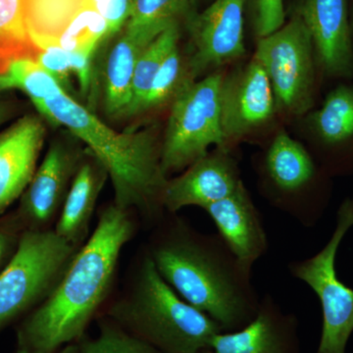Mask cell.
Instances as JSON below:
<instances>
[{
    "mask_svg": "<svg viewBox=\"0 0 353 353\" xmlns=\"http://www.w3.org/2000/svg\"><path fill=\"white\" fill-rule=\"evenodd\" d=\"M16 111L17 108L13 101L0 97V126L13 118Z\"/></svg>",
    "mask_w": 353,
    "mask_h": 353,
    "instance_id": "1f68e13d",
    "label": "cell"
},
{
    "mask_svg": "<svg viewBox=\"0 0 353 353\" xmlns=\"http://www.w3.org/2000/svg\"><path fill=\"white\" fill-rule=\"evenodd\" d=\"M117 34L108 51L103 74L104 112L111 119L130 117L134 68L143 50L152 43L126 28Z\"/></svg>",
    "mask_w": 353,
    "mask_h": 353,
    "instance_id": "ffe728a7",
    "label": "cell"
},
{
    "mask_svg": "<svg viewBox=\"0 0 353 353\" xmlns=\"http://www.w3.org/2000/svg\"><path fill=\"white\" fill-rule=\"evenodd\" d=\"M197 353H213V352H212V350H202V352H199Z\"/></svg>",
    "mask_w": 353,
    "mask_h": 353,
    "instance_id": "d590c367",
    "label": "cell"
},
{
    "mask_svg": "<svg viewBox=\"0 0 353 353\" xmlns=\"http://www.w3.org/2000/svg\"><path fill=\"white\" fill-rule=\"evenodd\" d=\"M277 111L270 81L254 57L243 68L225 77L221 94L224 148L270 122Z\"/></svg>",
    "mask_w": 353,
    "mask_h": 353,
    "instance_id": "7c38bea8",
    "label": "cell"
},
{
    "mask_svg": "<svg viewBox=\"0 0 353 353\" xmlns=\"http://www.w3.org/2000/svg\"><path fill=\"white\" fill-rule=\"evenodd\" d=\"M350 23H352V36H353V0H352V6H350Z\"/></svg>",
    "mask_w": 353,
    "mask_h": 353,
    "instance_id": "e575fe53",
    "label": "cell"
},
{
    "mask_svg": "<svg viewBox=\"0 0 353 353\" xmlns=\"http://www.w3.org/2000/svg\"><path fill=\"white\" fill-rule=\"evenodd\" d=\"M97 51L83 50L69 52L70 67L76 76L81 94L83 97H92L94 92V57Z\"/></svg>",
    "mask_w": 353,
    "mask_h": 353,
    "instance_id": "4dcf8cb0",
    "label": "cell"
},
{
    "mask_svg": "<svg viewBox=\"0 0 353 353\" xmlns=\"http://www.w3.org/2000/svg\"><path fill=\"white\" fill-rule=\"evenodd\" d=\"M46 121L41 114H26L0 132V216L20 199L36 173Z\"/></svg>",
    "mask_w": 353,
    "mask_h": 353,
    "instance_id": "9a60e30c",
    "label": "cell"
},
{
    "mask_svg": "<svg viewBox=\"0 0 353 353\" xmlns=\"http://www.w3.org/2000/svg\"><path fill=\"white\" fill-rule=\"evenodd\" d=\"M108 178L104 165L87 148L53 229L72 245L81 248L90 238L95 205Z\"/></svg>",
    "mask_w": 353,
    "mask_h": 353,
    "instance_id": "d6986e66",
    "label": "cell"
},
{
    "mask_svg": "<svg viewBox=\"0 0 353 353\" xmlns=\"http://www.w3.org/2000/svg\"><path fill=\"white\" fill-rule=\"evenodd\" d=\"M136 231L130 211L106 206L57 287L17 323L13 353H54L82 340L112 292L121 252Z\"/></svg>",
    "mask_w": 353,
    "mask_h": 353,
    "instance_id": "6da1fadb",
    "label": "cell"
},
{
    "mask_svg": "<svg viewBox=\"0 0 353 353\" xmlns=\"http://www.w3.org/2000/svg\"><path fill=\"white\" fill-rule=\"evenodd\" d=\"M38 53L26 23L25 0H0V74L13 60L36 59Z\"/></svg>",
    "mask_w": 353,
    "mask_h": 353,
    "instance_id": "603a6c76",
    "label": "cell"
},
{
    "mask_svg": "<svg viewBox=\"0 0 353 353\" xmlns=\"http://www.w3.org/2000/svg\"><path fill=\"white\" fill-rule=\"evenodd\" d=\"M218 234L248 270L268 252V234L252 197L241 182L233 194L203 209Z\"/></svg>",
    "mask_w": 353,
    "mask_h": 353,
    "instance_id": "ac0fdd59",
    "label": "cell"
},
{
    "mask_svg": "<svg viewBox=\"0 0 353 353\" xmlns=\"http://www.w3.org/2000/svg\"><path fill=\"white\" fill-rule=\"evenodd\" d=\"M323 77L353 83V36L348 0H299Z\"/></svg>",
    "mask_w": 353,
    "mask_h": 353,
    "instance_id": "4fadbf2b",
    "label": "cell"
},
{
    "mask_svg": "<svg viewBox=\"0 0 353 353\" xmlns=\"http://www.w3.org/2000/svg\"><path fill=\"white\" fill-rule=\"evenodd\" d=\"M79 250L54 230L25 232L17 253L0 273V332L46 301Z\"/></svg>",
    "mask_w": 353,
    "mask_h": 353,
    "instance_id": "5b68a950",
    "label": "cell"
},
{
    "mask_svg": "<svg viewBox=\"0 0 353 353\" xmlns=\"http://www.w3.org/2000/svg\"><path fill=\"white\" fill-rule=\"evenodd\" d=\"M155 226L146 252L162 278L223 332L252 321L260 299L246 269L218 234H205L167 213Z\"/></svg>",
    "mask_w": 353,
    "mask_h": 353,
    "instance_id": "7a4b0ae2",
    "label": "cell"
},
{
    "mask_svg": "<svg viewBox=\"0 0 353 353\" xmlns=\"http://www.w3.org/2000/svg\"><path fill=\"white\" fill-rule=\"evenodd\" d=\"M128 333L162 353H197L210 350L217 322L187 303L162 278L152 257L143 252L131 282L105 314Z\"/></svg>",
    "mask_w": 353,
    "mask_h": 353,
    "instance_id": "277c9868",
    "label": "cell"
},
{
    "mask_svg": "<svg viewBox=\"0 0 353 353\" xmlns=\"http://www.w3.org/2000/svg\"><path fill=\"white\" fill-rule=\"evenodd\" d=\"M299 326L294 313L265 294L252 321L238 331L216 334L210 350L213 353H301Z\"/></svg>",
    "mask_w": 353,
    "mask_h": 353,
    "instance_id": "2e32d148",
    "label": "cell"
},
{
    "mask_svg": "<svg viewBox=\"0 0 353 353\" xmlns=\"http://www.w3.org/2000/svg\"><path fill=\"white\" fill-rule=\"evenodd\" d=\"M181 25L175 24L162 32L141 52L132 81V116L139 115L150 85L164 60L176 46L181 37Z\"/></svg>",
    "mask_w": 353,
    "mask_h": 353,
    "instance_id": "cb8c5ba5",
    "label": "cell"
},
{
    "mask_svg": "<svg viewBox=\"0 0 353 353\" xmlns=\"http://www.w3.org/2000/svg\"><path fill=\"white\" fill-rule=\"evenodd\" d=\"M88 8H94L92 0H25L28 31L39 52L57 46L70 23Z\"/></svg>",
    "mask_w": 353,
    "mask_h": 353,
    "instance_id": "44dd1931",
    "label": "cell"
},
{
    "mask_svg": "<svg viewBox=\"0 0 353 353\" xmlns=\"http://www.w3.org/2000/svg\"><path fill=\"white\" fill-rule=\"evenodd\" d=\"M248 0H213L185 23L194 46L192 80L209 70L240 59L245 53V14Z\"/></svg>",
    "mask_w": 353,
    "mask_h": 353,
    "instance_id": "8fae6325",
    "label": "cell"
},
{
    "mask_svg": "<svg viewBox=\"0 0 353 353\" xmlns=\"http://www.w3.org/2000/svg\"><path fill=\"white\" fill-rule=\"evenodd\" d=\"M37 62L48 74L55 79L60 87L66 94H71L73 85L71 76L73 75L70 67L69 52L60 46H50L46 50H41L37 54Z\"/></svg>",
    "mask_w": 353,
    "mask_h": 353,
    "instance_id": "f546056e",
    "label": "cell"
},
{
    "mask_svg": "<svg viewBox=\"0 0 353 353\" xmlns=\"http://www.w3.org/2000/svg\"><path fill=\"white\" fill-rule=\"evenodd\" d=\"M243 182L229 150L216 148L169 179L163 194L165 212L176 214L190 206L202 209L229 196Z\"/></svg>",
    "mask_w": 353,
    "mask_h": 353,
    "instance_id": "5bb4252c",
    "label": "cell"
},
{
    "mask_svg": "<svg viewBox=\"0 0 353 353\" xmlns=\"http://www.w3.org/2000/svg\"><path fill=\"white\" fill-rule=\"evenodd\" d=\"M352 228L353 196L341 202L326 245L312 256L288 266L290 275L307 285L321 305V338L316 353H345L353 333V289L339 278L336 267L341 243Z\"/></svg>",
    "mask_w": 353,
    "mask_h": 353,
    "instance_id": "ba28073f",
    "label": "cell"
},
{
    "mask_svg": "<svg viewBox=\"0 0 353 353\" xmlns=\"http://www.w3.org/2000/svg\"><path fill=\"white\" fill-rule=\"evenodd\" d=\"M197 12L190 0H132L125 28L146 41H152L169 27L187 21Z\"/></svg>",
    "mask_w": 353,
    "mask_h": 353,
    "instance_id": "7402d4cb",
    "label": "cell"
},
{
    "mask_svg": "<svg viewBox=\"0 0 353 353\" xmlns=\"http://www.w3.org/2000/svg\"><path fill=\"white\" fill-rule=\"evenodd\" d=\"M12 90L28 95L34 105L64 92L55 79L30 57L13 60L0 74V94Z\"/></svg>",
    "mask_w": 353,
    "mask_h": 353,
    "instance_id": "d4e9b609",
    "label": "cell"
},
{
    "mask_svg": "<svg viewBox=\"0 0 353 353\" xmlns=\"http://www.w3.org/2000/svg\"><path fill=\"white\" fill-rule=\"evenodd\" d=\"M99 334L79 341L83 353H162L145 341L128 333L106 315L99 317Z\"/></svg>",
    "mask_w": 353,
    "mask_h": 353,
    "instance_id": "484cf974",
    "label": "cell"
},
{
    "mask_svg": "<svg viewBox=\"0 0 353 353\" xmlns=\"http://www.w3.org/2000/svg\"><path fill=\"white\" fill-rule=\"evenodd\" d=\"M265 194L304 228L322 220L330 199L329 174L301 143L280 132L261 161Z\"/></svg>",
    "mask_w": 353,
    "mask_h": 353,
    "instance_id": "52a82bcc",
    "label": "cell"
},
{
    "mask_svg": "<svg viewBox=\"0 0 353 353\" xmlns=\"http://www.w3.org/2000/svg\"><path fill=\"white\" fill-rule=\"evenodd\" d=\"M190 4H192V8L196 11L197 6L201 4L202 2L208 1V0H190Z\"/></svg>",
    "mask_w": 353,
    "mask_h": 353,
    "instance_id": "836d02e7",
    "label": "cell"
},
{
    "mask_svg": "<svg viewBox=\"0 0 353 353\" xmlns=\"http://www.w3.org/2000/svg\"><path fill=\"white\" fill-rule=\"evenodd\" d=\"M248 6L257 38L269 36L285 25V0H248Z\"/></svg>",
    "mask_w": 353,
    "mask_h": 353,
    "instance_id": "83f0119b",
    "label": "cell"
},
{
    "mask_svg": "<svg viewBox=\"0 0 353 353\" xmlns=\"http://www.w3.org/2000/svg\"><path fill=\"white\" fill-rule=\"evenodd\" d=\"M190 78L183 65L179 46L169 53L150 85L139 114L161 108L173 101L183 83Z\"/></svg>",
    "mask_w": 353,
    "mask_h": 353,
    "instance_id": "4316f807",
    "label": "cell"
},
{
    "mask_svg": "<svg viewBox=\"0 0 353 353\" xmlns=\"http://www.w3.org/2000/svg\"><path fill=\"white\" fill-rule=\"evenodd\" d=\"M74 137V136H73ZM73 139H53L15 212L26 231L54 229L85 150Z\"/></svg>",
    "mask_w": 353,
    "mask_h": 353,
    "instance_id": "30bf717a",
    "label": "cell"
},
{
    "mask_svg": "<svg viewBox=\"0 0 353 353\" xmlns=\"http://www.w3.org/2000/svg\"><path fill=\"white\" fill-rule=\"evenodd\" d=\"M253 57L270 81L277 110L303 116L313 108L319 70L310 34L299 14L277 31L259 39Z\"/></svg>",
    "mask_w": 353,
    "mask_h": 353,
    "instance_id": "9c48e42d",
    "label": "cell"
},
{
    "mask_svg": "<svg viewBox=\"0 0 353 353\" xmlns=\"http://www.w3.org/2000/svg\"><path fill=\"white\" fill-rule=\"evenodd\" d=\"M34 108L44 119L66 128L99 158L108 172L117 208L137 211L153 227L163 219L169 179L162 169L161 141L152 129L114 131L65 92Z\"/></svg>",
    "mask_w": 353,
    "mask_h": 353,
    "instance_id": "3957f363",
    "label": "cell"
},
{
    "mask_svg": "<svg viewBox=\"0 0 353 353\" xmlns=\"http://www.w3.org/2000/svg\"><path fill=\"white\" fill-rule=\"evenodd\" d=\"M225 76L220 72L196 81L188 79L171 102L161 141L165 175L180 173L215 146L223 150L221 94Z\"/></svg>",
    "mask_w": 353,
    "mask_h": 353,
    "instance_id": "8992f818",
    "label": "cell"
},
{
    "mask_svg": "<svg viewBox=\"0 0 353 353\" xmlns=\"http://www.w3.org/2000/svg\"><path fill=\"white\" fill-rule=\"evenodd\" d=\"M54 353H83L78 343H70Z\"/></svg>",
    "mask_w": 353,
    "mask_h": 353,
    "instance_id": "d6a6232c",
    "label": "cell"
},
{
    "mask_svg": "<svg viewBox=\"0 0 353 353\" xmlns=\"http://www.w3.org/2000/svg\"><path fill=\"white\" fill-rule=\"evenodd\" d=\"M25 232L15 210L0 216V273L15 256Z\"/></svg>",
    "mask_w": 353,
    "mask_h": 353,
    "instance_id": "f1b7e54d",
    "label": "cell"
},
{
    "mask_svg": "<svg viewBox=\"0 0 353 353\" xmlns=\"http://www.w3.org/2000/svg\"><path fill=\"white\" fill-rule=\"evenodd\" d=\"M320 152V165L329 175L353 173V83L334 88L309 119Z\"/></svg>",
    "mask_w": 353,
    "mask_h": 353,
    "instance_id": "e0dca14e",
    "label": "cell"
}]
</instances>
